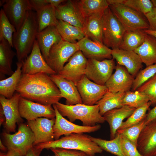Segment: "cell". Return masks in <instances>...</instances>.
Returning <instances> with one entry per match:
<instances>
[{
    "instance_id": "obj_49",
    "label": "cell",
    "mask_w": 156,
    "mask_h": 156,
    "mask_svg": "<svg viewBox=\"0 0 156 156\" xmlns=\"http://www.w3.org/2000/svg\"><path fill=\"white\" fill-rule=\"evenodd\" d=\"M0 156H23L17 151L13 149H8L6 153H1Z\"/></svg>"
},
{
    "instance_id": "obj_15",
    "label": "cell",
    "mask_w": 156,
    "mask_h": 156,
    "mask_svg": "<svg viewBox=\"0 0 156 156\" xmlns=\"http://www.w3.org/2000/svg\"><path fill=\"white\" fill-rule=\"evenodd\" d=\"M87 60L79 50L70 57L58 74L76 85L85 75Z\"/></svg>"
},
{
    "instance_id": "obj_29",
    "label": "cell",
    "mask_w": 156,
    "mask_h": 156,
    "mask_svg": "<svg viewBox=\"0 0 156 156\" xmlns=\"http://www.w3.org/2000/svg\"><path fill=\"white\" fill-rule=\"evenodd\" d=\"M16 69L14 73L7 78L0 81V94L7 99L13 96L22 75V62H17Z\"/></svg>"
},
{
    "instance_id": "obj_52",
    "label": "cell",
    "mask_w": 156,
    "mask_h": 156,
    "mask_svg": "<svg viewBox=\"0 0 156 156\" xmlns=\"http://www.w3.org/2000/svg\"><path fill=\"white\" fill-rule=\"evenodd\" d=\"M0 125H2L5 120V117L3 113V110L1 107L0 106Z\"/></svg>"
},
{
    "instance_id": "obj_20",
    "label": "cell",
    "mask_w": 156,
    "mask_h": 156,
    "mask_svg": "<svg viewBox=\"0 0 156 156\" xmlns=\"http://www.w3.org/2000/svg\"><path fill=\"white\" fill-rule=\"evenodd\" d=\"M55 17L81 29L83 31L84 18L77 5L76 0H67L55 8Z\"/></svg>"
},
{
    "instance_id": "obj_18",
    "label": "cell",
    "mask_w": 156,
    "mask_h": 156,
    "mask_svg": "<svg viewBox=\"0 0 156 156\" xmlns=\"http://www.w3.org/2000/svg\"><path fill=\"white\" fill-rule=\"evenodd\" d=\"M137 147L142 156H156V119L144 127L138 138Z\"/></svg>"
},
{
    "instance_id": "obj_30",
    "label": "cell",
    "mask_w": 156,
    "mask_h": 156,
    "mask_svg": "<svg viewBox=\"0 0 156 156\" xmlns=\"http://www.w3.org/2000/svg\"><path fill=\"white\" fill-rule=\"evenodd\" d=\"M55 26L62 39L70 43H77L85 36L81 29L62 20L57 19Z\"/></svg>"
},
{
    "instance_id": "obj_53",
    "label": "cell",
    "mask_w": 156,
    "mask_h": 156,
    "mask_svg": "<svg viewBox=\"0 0 156 156\" xmlns=\"http://www.w3.org/2000/svg\"><path fill=\"white\" fill-rule=\"evenodd\" d=\"M147 34L152 35L156 38V31H153L149 29L144 30Z\"/></svg>"
},
{
    "instance_id": "obj_26",
    "label": "cell",
    "mask_w": 156,
    "mask_h": 156,
    "mask_svg": "<svg viewBox=\"0 0 156 156\" xmlns=\"http://www.w3.org/2000/svg\"><path fill=\"white\" fill-rule=\"evenodd\" d=\"M104 13L91 14L85 17L84 21L83 32L85 36L94 41L102 43Z\"/></svg>"
},
{
    "instance_id": "obj_10",
    "label": "cell",
    "mask_w": 156,
    "mask_h": 156,
    "mask_svg": "<svg viewBox=\"0 0 156 156\" xmlns=\"http://www.w3.org/2000/svg\"><path fill=\"white\" fill-rule=\"evenodd\" d=\"M55 112V120L53 127L54 140L60 138V136L72 133H84L94 132L101 128L100 125L93 126L78 125L68 121L62 116L57 109L55 104L53 105Z\"/></svg>"
},
{
    "instance_id": "obj_38",
    "label": "cell",
    "mask_w": 156,
    "mask_h": 156,
    "mask_svg": "<svg viewBox=\"0 0 156 156\" xmlns=\"http://www.w3.org/2000/svg\"><path fill=\"white\" fill-rule=\"evenodd\" d=\"M151 105L149 101L143 106L136 108L127 120L123 122L118 129H125L140 122L145 118L146 112Z\"/></svg>"
},
{
    "instance_id": "obj_57",
    "label": "cell",
    "mask_w": 156,
    "mask_h": 156,
    "mask_svg": "<svg viewBox=\"0 0 156 156\" xmlns=\"http://www.w3.org/2000/svg\"></svg>"
},
{
    "instance_id": "obj_31",
    "label": "cell",
    "mask_w": 156,
    "mask_h": 156,
    "mask_svg": "<svg viewBox=\"0 0 156 156\" xmlns=\"http://www.w3.org/2000/svg\"><path fill=\"white\" fill-rule=\"evenodd\" d=\"M125 93H113L108 91L96 104L99 106L100 114L103 116L109 110L124 105L122 100Z\"/></svg>"
},
{
    "instance_id": "obj_32",
    "label": "cell",
    "mask_w": 156,
    "mask_h": 156,
    "mask_svg": "<svg viewBox=\"0 0 156 156\" xmlns=\"http://www.w3.org/2000/svg\"><path fill=\"white\" fill-rule=\"evenodd\" d=\"M76 1L84 18L93 14L104 13L109 6L107 0H80Z\"/></svg>"
},
{
    "instance_id": "obj_50",
    "label": "cell",
    "mask_w": 156,
    "mask_h": 156,
    "mask_svg": "<svg viewBox=\"0 0 156 156\" xmlns=\"http://www.w3.org/2000/svg\"><path fill=\"white\" fill-rule=\"evenodd\" d=\"M48 4H50L55 8L57 7L61 3L66 1L64 0H46Z\"/></svg>"
},
{
    "instance_id": "obj_33",
    "label": "cell",
    "mask_w": 156,
    "mask_h": 156,
    "mask_svg": "<svg viewBox=\"0 0 156 156\" xmlns=\"http://www.w3.org/2000/svg\"><path fill=\"white\" fill-rule=\"evenodd\" d=\"M146 34L144 30H126L119 49L134 51L143 43Z\"/></svg>"
},
{
    "instance_id": "obj_37",
    "label": "cell",
    "mask_w": 156,
    "mask_h": 156,
    "mask_svg": "<svg viewBox=\"0 0 156 156\" xmlns=\"http://www.w3.org/2000/svg\"><path fill=\"white\" fill-rule=\"evenodd\" d=\"M16 29L5 14L2 8L0 11V39L4 38L13 48L12 37Z\"/></svg>"
},
{
    "instance_id": "obj_44",
    "label": "cell",
    "mask_w": 156,
    "mask_h": 156,
    "mask_svg": "<svg viewBox=\"0 0 156 156\" xmlns=\"http://www.w3.org/2000/svg\"><path fill=\"white\" fill-rule=\"evenodd\" d=\"M50 149L55 156H89L85 153L78 150L60 148Z\"/></svg>"
},
{
    "instance_id": "obj_1",
    "label": "cell",
    "mask_w": 156,
    "mask_h": 156,
    "mask_svg": "<svg viewBox=\"0 0 156 156\" xmlns=\"http://www.w3.org/2000/svg\"><path fill=\"white\" fill-rule=\"evenodd\" d=\"M16 91L21 97L45 105L55 104L62 98L50 76L44 73L22 74Z\"/></svg>"
},
{
    "instance_id": "obj_43",
    "label": "cell",
    "mask_w": 156,
    "mask_h": 156,
    "mask_svg": "<svg viewBox=\"0 0 156 156\" xmlns=\"http://www.w3.org/2000/svg\"><path fill=\"white\" fill-rule=\"evenodd\" d=\"M118 135L120 137L122 149L125 156H142L138 151L136 146L125 137Z\"/></svg>"
},
{
    "instance_id": "obj_47",
    "label": "cell",
    "mask_w": 156,
    "mask_h": 156,
    "mask_svg": "<svg viewBox=\"0 0 156 156\" xmlns=\"http://www.w3.org/2000/svg\"><path fill=\"white\" fill-rule=\"evenodd\" d=\"M145 119L146 124L151 121L156 119V105L146 114Z\"/></svg>"
},
{
    "instance_id": "obj_14",
    "label": "cell",
    "mask_w": 156,
    "mask_h": 156,
    "mask_svg": "<svg viewBox=\"0 0 156 156\" xmlns=\"http://www.w3.org/2000/svg\"><path fill=\"white\" fill-rule=\"evenodd\" d=\"M22 63V74L31 75L40 73L50 75L56 74L44 58L36 40L30 54Z\"/></svg>"
},
{
    "instance_id": "obj_45",
    "label": "cell",
    "mask_w": 156,
    "mask_h": 156,
    "mask_svg": "<svg viewBox=\"0 0 156 156\" xmlns=\"http://www.w3.org/2000/svg\"><path fill=\"white\" fill-rule=\"evenodd\" d=\"M148 23L150 30L156 31V6L152 11L144 15Z\"/></svg>"
},
{
    "instance_id": "obj_6",
    "label": "cell",
    "mask_w": 156,
    "mask_h": 156,
    "mask_svg": "<svg viewBox=\"0 0 156 156\" xmlns=\"http://www.w3.org/2000/svg\"><path fill=\"white\" fill-rule=\"evenodd\" d=\"M113 13L126 30L149 29V26L144 15L123 4L109 5Z\"/></svg>"
},
{
    "instance_id": "obj_58",
    "label": "cell",
    "mask_w": 156,
    "mask_h": 156,
    "mask_svg": "<svg viewBox=\"0 0 156 156\" xmlns=\"http://www.w3.org/2000/svg\"></svg>"
},
{
    "instance_id": "obj_11",
    "label": "cell",
    "mask_w": 156,
    "mask_h": 156,
    "mask_svg": "<svg viewBox=\"0 0 156 156\" xmlns=\"http://www.w3.org/2000/svg\"><path fill=\"white\" fill-rule=\"evenodd\" d=\"M20 97V94L17 92L10 99L0 96V106L5 118L4 127L8 133L15 132L16 124L22 123V119L18 108Z\"/></svg>"
},
{
    "instance_id": "obj_3",
    "label": "cell",
    "mask_w": 156,
    "mask_h": 156,
    "mask_svg": "<svg viewBox=\"0 0 156 156\" xmlns=\"http://www.w3.org/2000/svg\"><path fill=\"white\" fill-rule=\"evenodd\" d=\"M57 140L42 143L34 146L44 149L60 148L83 151L89 156H94L100 153L103 150L90 138V136L84 133H72L65 135Z\"/></svg>"
},
{
    "instance_id": "obj_54",
    "label": "cell",
    "mask_w": 156,
    "mask_h": 156,
    "mask_svg": "<svg viewBox=\"0 0 156 156\" xmlns=\"http://www.w3.org/2000/svg\"><path fill=\"white\" fill-rule=\"evenodd\" d=\"M0 148L1 150L3 151H5L8 150L7 148L4 145L1 139L0 140Z\"/></svg>"
},
{
    "instance_id": "obj_27",
    "label": "cell",
    "mask_w": 156,
    "mask_h": 156,
    "mask_svg": "<svg viewBox=\"0 0 156 156\" xmlns=\"http://www.w3.org/2000/svg\"><path fill=\"white\" fill-rule=\"evenodd\" d=\"M134 51L146 66L156 64V38L146 34L143 43Z\"/></svg>"
},
{
    "instance_id": "obj_39",
    "label": "cell",
    "mask_w": 156,
    "mask_h": 156,
    "mask_svg": "<svg viewBox=\"0 0 156 156\" xmlns=\"http://www.w3.org/2000/svg\"><path fill=\"white\" fill-rule=\"evenodd\" d=\"M146 125L145 118L137 124L125 129L118 130L116 135L125 137L137 146L138 138L141 131Z\"/></svg>"
},
{
    "instance_id": "obj_5",
    "label": "cell",
    "mask_w": 156,
    "mask_h": 156,
    "mask_svg": "<svg viewBox=\"0 0 156 156\" xmlns=\"http://www.w3.org/2000/svg\"><path fill=\"white\" fill-rule=\"evenodd\" d=\"M126 31L109 7L103 16V43L112 49H119Z\"/></svg>"
},
{
    "instance_id": "obj_35",
    "label": "cell",
    "mask_w": 156,
    "mask_h": 156,
    "mask_svg": "<svg viewBox=\"0 0 156 156\" xmlns=\"http://www.w3.org/2000/svg\"><path fill=\"white\" fill-rule=\"evenodd\" d=\"M90 137L103 150L117 156H125L122 149L119 135H116L114 138L110 140H107L90 136Z\"/></svg>"
},
{
    "instance_id": "obj_4",
    "label": "cell",
    "mask_w": 156,
    "mask_h": 156,
    "mask_svg": "<svg viewBox=\"0 0 156 156\" xmlns=\"http://www.w3.org/2000/svg\"><path fill=\"white\" fill-rule=\"evenodd\" d=\"M55 104L61 114L67 117L71 122L79 120L83 126H93L105 121L99 113V106L97 104L89 105L82 103L68 105L59 102Z\"/></svg>"
},
{
    "instance_id": "obj_17",
    "label": "cell",
    "mask_w": 156,
    "mask_h": 156,
    "mask_svg": "<svg viewBox=\"0 0 156 156\" xmlns=\"http://www.w3.org/2000/svg\"><path fill=\"white\" fill-rule=\"evenodd\" d=\"M55 120V118L41 117L27 121V125L34 135L33 146L54 140L53 127Z\"/></svg>"
},
{
    "instance_id": "obj_28",
    "label": "cell",
    "mask_w": 156,
    "mask_h": 156,
    "mask_svg": "<svg viewBox=\"0 0 156 156\" xmlns=\"http://www.w3.org/2000/svg\"><path fill=\"white\" fill-rule=\"evenodd\" d=\"M8 42L4 38L0 39V74L2 75H12L13 59L16 55Z\"/></svg>"
},
{
    "instance_id": "obj_48",
    "label": "cell",
    "mask_w": 156,
    "mask_h": 156,
    "mask_svg": "<svg viewBox=\"0 0 156 156\" xmlns=\"http://www.w3.org/2000/svg\"><path fill=\"white\" fill-rule=\"evenodd\" d=\"M42 150L33 146L28 150L24 156H39Z\"/></svg>"
},
{
    "instance_id": "obj_13",
    "label": "cell",
    "mask_w": 156,
    "mask_h": 156,
    "mask_svg": "<svg viewBox=\"0 0 156 156\" xmlns=\"http://www.w3.org/2000/svg\"><path fill=\"white\" fill-rule=\"evenodd\" d=\"M83 103L89 105L96 104L108 91L105 85L96 83L85 75L76 84Z\"/></svg>"
},
{
    "instance_id": "obj_46",
    "label": "cell",
    "mask_w": 156,
    "mask_h": 156,
    "mask_svg": "<svg viewBox=\"0 0 156 156\" xmlns=\"http://www.w3.org/2000/svg\"><path fill=\"white\" fill-rule=\"evenodd\" d=\"M32 10L36 12L40 8L48 4L46 0H29Z\"/></svg>"
},
{
    "instance_id": "obj_25",
    "label": "cell",
    "mask_w": 156,
    "mask_h": 156,
    "mask_svg": "<svg viewBox=\"0 0 156 156\" xmlns=\"http://www.w3.org/2000/svg\"><path fill=\"white\" fill-rule=\"evenodd\" d=\"M62 40L55 26H49L37 33L36 40L46 61L52 46Z\"/></svg>"
},
{
    "instance_id": "obj_34",
    "label": "cell",
    "mask_w": 156,
    "mask_h": 156,
    "mask_svg": "<svg viewBox=\"0 0 156 156\" xmlns=\"http://www.w3.org/2000/svg\"><path fill=\"white\" fill-rule=\"evenodd\" d=\"M55 10V7L48 4L36 12L38 32L41 31L49 26H55L57 20Z\"/></svg>"
},
{
    "instance_id": "obj_24",
    "label": "cell",
    "mask_w": 156,
    "mask_h": 156,
    "mask_svg": "<svg viewBox=\"0 0 156 156\" xmlns=\"http://www.w3.org/2000/svg\"><path fill=\"white\" fill-rule=\"evenodd\" d=\"M136 109L124 105L106 112L103 115L105 121L108 123L110 128V140L114 138L116 132L121 126L123 120L128 118Z\"/></svg>"
},
{
    "instance_id": "obj_2",
    "label": "cell",
    "mask_w": 156,
    "mask_h": 156,
    "mask_svg": "<svg viewBox=\"0 0 156 156\" xmlns=\"http://www.w3.org/2000/svg\"><path fill=\"white\" fill-rule=\"evenodd\" d=\"M38 32L36 13L29 10L22 25L13 35L12 44L18 62H22L31 52Z\"/></svg>"
},
{
    "instance_id": "obj_51",
    "label": "cell",
    "mask_w": 156,
    "mask_h": 156,
    "mask_svg": "<svg viewBox=\"0 0 156 156\" xmlns=\"http://www.w3.org/2000/svg\"><path fill=\"white\" fill-rule=\"evenodd\" d=\"M124 0H107L109 5L120 4H123Z\"/></svg>"
},
{
    "instance_id": "obj_55",
    "label": "cell",
    "mask_w": 156,
    "mask_h": 156,
    "mask_svg": "<svg viewBox=\"0 0 156 156\" xmlns=\"http://www.w3.org/2000/svg\"><path fill=\"white\" fill-rule=\"evenodd\" d=\"M6 0H1L0 1V6H3L6 2Z\"/></svg>"
},
{
    "instance_id": "obj_8",
    "label": "cell",
    "mask_w": 156,
    "mask_h": 156,
    "mask_svg": "<svg viewBox=\"0 0 156 156\" xmlns=\"http://www.w3.org/2000/svg\"><path fill=\"white\" fill-rule=\"evenodd\" d=\"M2 135L8 149L15 150L23 156L33 146L34 134L27 125L21 123L19 125L18 131L15 133L11 134L4 132Z\"/></svg>"
},
{
    "instance_id": "obj_12",
    "label": "cell",
    "mask_w": 156,
    "mask_h": 156,
    "mask_svg": "<svg viewBox=\"0 0 156 156\" xmlns=\"http://www.w3.org/2000/svg\"><path fill=\"white\" fill-rule=\"evenodd\" d=\"M18 108L21 117L27 121L41 117L50 119L55 118V110L52 105H42L21 96Z\"/></svg>"
},
{
    "instance_id": "obj_9",
    "label": "cell",
    "mask_w": 156,
    "mask_h": 156,
    "mask_svg": "<svg viewBox=\"0 0 156 156\" xmlns=\"http://www.w3.org/2000/svg\"><path fill=\"white\" fill-rule=\"evenodd\" d=\"M116 66L113 58L102 60L88 59L85 75L94 83L104 85L112 74Z\"/></svg>"
},
{
    "instance_id": "obj_22",
    "label": "cell",
    "mask_w": 156,
    "mask_h": 156,
    "mask_svg": "<svg viewBox=\"0 0 156 156\" xmlns=\"http://www.w3.org/2000/svg\"><path fill=\"white\" fill-rule=\"evenodd\" d=\"M112 58L117 64L124 66L134 77L143 68L142 62L138 55L134 51H128L119 49H112Z\"/></svg>"
},
{
    "instance_id": "obj_16",
    "label": "cell",
    "mask_w": 156,
    "mask_h": 156,
    "mask_svg": "<svg viewBox=\"0 0 156 156\" xmlns=\"http://www.w3.org/2000/svg\"><path fill=\"white\" fill-rule=\"evenodd\" d=\"M2 9L16 31L22 25L27 12L32 10L29 0H6Z\"/></svg>"
},
{
    "instance_id": "obj_56",
    "label": "cell",
    "mask_w": 156,
    "mask_h": 156,
    "mask_svg": "<svg viewBox=\"0 0 156 156\" xmlns=\"http://www.w3.org/2000/svg\"></svg>"
},
{
    "instance_id": "obj_7",
    "label": "cell",
    "mask_w": 156,
    "mask_h": 156,
    "mask_svg": "<svg viewBox=\"0 0 156 156\" xmlns=\"http://www.w3.org/2000/svg\"><path fill=\"white\" fill-rule=\"evenodd\" d=\"M79 50L77 43H71L62 40L52 46L46 62L56 74H58L66 62Z\"/></svg>"
},
{
    "instance_id": "obj_42",
    "label": "cell",
    "mask_w": 156,
    "mask_h": 156,
    "mask_svg": "<svg viewBox=\"0 0 156 156\" xmlns=\"http://www.w3.org/2000/svg\"><path fill=\"white\" fill-rule=\"evenodd\" d=\"M123 4L144 15L151 12L153 8L150 0H124Z\"/></svg>"
},
{
    "instance_id": "obj_19",
    "label": "cell",
    "mask_w": 156,
    "mask_h": 156,
    "mask_svg": "<svg viewBox=\"0 0 156 156\" xmlns=\"http://www.w3.org/2000/svg\"><path fill=\"white\" fill-rule=\"evenodd\" d=\"M115 71L105 84L108 91L116 93L125 92L132 88L134 77L124 66L117 64Z\"/></svg>"
},
{
    "instance_id": "obj_40",
    "label": "cell",
    "mask_w": 156,
    "mask_h": 156,
    "mask_svg": "<svg viewBox=\"0 0 156 156\" xmlns=\"http://www.w3.org/2000/svg\"><path fill=\"white\" fill-rule=\"evenodd\" d=\"M148 98L151 105H156V74L136 90Z\"/></svg>"
},
{
    "instance_id": "obj_41",
    "label": "cell",
    "mask_w": 156,
    "mask_h": 156,
    "mask_svg": "<svg viewBox=\"0 0 156 156\" xmlns=\"http://www.w3.org/2000/svg\"><path fill=\"white\" fill-rule=\"evenodd\" d=\"M156 74V64L141 70L134 78L132 89L136 90L142 84Z\"/></svg>"
},
{
    "instance_id": "obj_36",
    "label": "cell",
    "mask_w": 156,
    "mask_h": 156,
    "mask_svg": "<svg viewBox=\"0 0 156 156\" xmlns=\"http://www.w3.org/2000/svg\"><path fill=\"white\" fill-rule=\"evenodd\" d=\"M149 101L148 97L136 90L125 92L122 100L123 105L128 106L131 107L137 108L142 107Z\"/></svg>"
},
{
    "instance_id": "obj_21",
    "label": "cell",
    "mask_w": 156,
    "mask_h": 156,
    "mask_svg": "<svg viewBox=\"0 0 156 156\" xmlns=\"http://www.w3.org/2000/svg\"><path fill=\"white\" fill-rule=\"evenodd\" d=\"M77 43L79 50L87 59L102 60L112 58V49L102 43L94 41L85 36Z\"/></svg>"
},
{
    "instance_id": "obj_23",
    "label": "cell",
    "mask_w": 156,
    "mask_h": 156,
    "mask_svg": "<svg viewBox=\"0 0 156 156\" xmlns=\"http://www.w3.org/2000/svg\"><path fill=\"white\" fill-rule=\"evenodd\" d=\"M59 88L62 98L66 99V104L73 105L83 103L81 98L75 84L64 79L58 74L50 75Z\"/></svg>"
}]
</instances>
